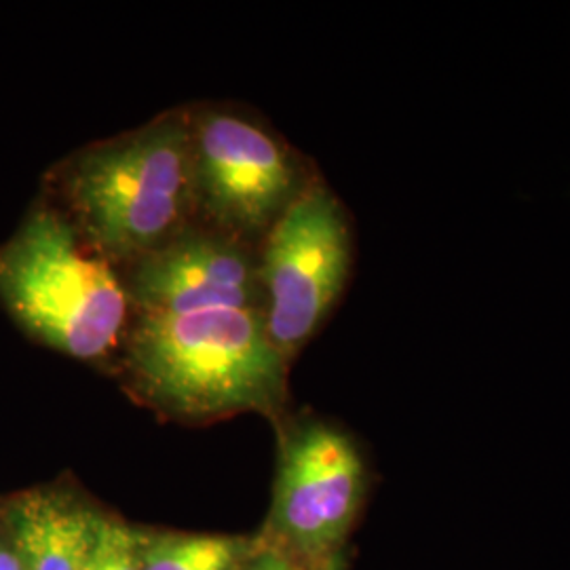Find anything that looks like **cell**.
I'll return each mask as SVG.
<instances>
[{
    "mask_svg": "<svg viewBox=\"0 0 570 570\" xmlns=\"http://www.w3.org/2000/svg\"><path fill=\"white\" fill-rule=\"evenodd\" d=\"M370 468L346 429L305 414L282 431L271 524L284 551L324 570L364 505Z\"/></svg>",
    "mask_w": 570,
    "mask_h": 570,
    "instance_id": "6",
    "label": "cell"
},
{
    "mask_svg": "<svg viewBox=\"0 0 570 570\" xmlns=\"http://www.w3.org/2000/svg\"><path fill=\"white\" fill-rule=\"evenodd\" d=\"M134 315H184L212 308L261 311L258 249L199 220L121 268Z\"/></svg>",
    "mask_w": 570,
    "mask_h": 570,
    "instance_id": "7",
    "label": "cell"
},
{
    "mask_svg": "<svg viewBox=\"0 0 570 570\" xmlns=\"http://www.w3.org/2000/svg\"><path fill=\"white\" fill-rule=\"evenodd\" d=\"M98 513L63 490H37L11 508L21 570H82L98 532Z\"/></svg>",
    "mask_w": 570,
    "mask_h": 570,
    "instance_id": "8",
    "label": "cell"
},
{
    "mask_svg": "<svg viewBox=\"0 0 570 570\" xmlns=\"http://www.w3.org/2000/svg\"><path fill=\"white\" fill-rule=\"evenodd\" d=\"M82 570H144L140 534L100 518L96 543Z\"/></svg>",
    "mask_w": 570,
    "mask_h": 570,
    "instance_id": "10",
    "label": "cell"
},
{
    "mask_svg": "<svg viewBox=\"0 0 570 570\" xmlns=\"http://www.w3.org/2000/svg\"><path fill=\"white\" fill-rule=\"evenodd\" d=\"M247 543L218 534H140L144 570H237Z\"/></svg>",
    "mask_w": 570,
    "mask_h": 570,
    "instance_id": "9",
    "label": "cell"
},
{
    "mask_svg": "<svg viewBox=\"0 0 570 570\" xmlns=\"http://www.w3.org/2000/svg\"><path fill=\"white\" fill-rule=\"evenodd\" d=\"M0 305L37 345L117 367L134 306L121 271L41 195L0 244Z\"/></svg>",
    "mask_w": 570,
    "mask_h": 570,
    "instance_id": "3",
    "label": "cell"
},
{
    "mask_svg": "<svg viewBox=\"0 0 570 570\" xmlns=\"http://www.w3.org/2000/svg\"><path fill=\"white\" fill-rule=\"evenodd\" d=\"M117 370L144 404L190 423L277 416L287 402L289 364L261 311L134 315Z\"/></svg>",
    "mask_w": 570,
    "mask_h": 570,
    "instance_id": "2",
    "label": "cell"
},
{
    "mask_svg": "<svg viewBox=\"0 0 570 570\" xmlns=\"http://www.w3.org/2000/svg\"><path fill=\"white\" fill-rule=\"evenodd\" d=\"M237 570H317L284 550H266L242 562Z\"/></svg>",
    "mask_w": 570,
    "mask_h": 570,
    "instance_id": "11",
    "label": "cell"
},
{
    "mask_svg": "<svg viewBox=\"0 0 570 570\" xmlns=\"http://www.w3.org/2000/svg\"><path fill=\"white\" fill-rule=\"evenodd\" d=\"M355 258L353 216L320 176L258 245L266 330L289 366L345 298Z\"/></svg>",
    "mask_w": 570,
    "mask_h": 570,
    "instance_id": "5",
    "label": "cell"
},
{
    "mask_svg": "<svg viewBox=\"0 0 570 570\" xmlns=\"http://www.w3.org/2000/svg\"><path fill=\"white\" fill-rule=\"evenodd\" d=\"M186 108L197 220L258 249L322 171L244 104Z\"/></svg>",
    "mask_w": 570,
    "mask_h": 570,
    "instance_id": "4",
    "label": "cell"
},
{
    "mask_svg": "<svg viewBox=\"0 0 570 570\" xmlns=\"http://www.w3.org/2000/svg\"><path fill=\"white\" fill-rule=\"evenodd\" d=\"M42 195L119 271L150 254L197 220L186 104L70 153Z\"/></svg>",
    "mask_w": 570,
    "mask_h": 570,
    "instance_id": "1",
    "label": "cell"
}]
</instances>
